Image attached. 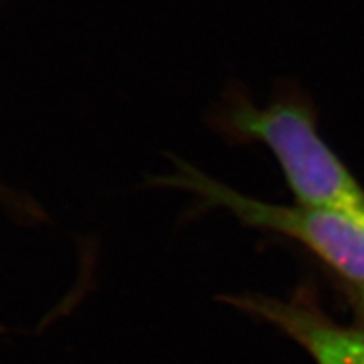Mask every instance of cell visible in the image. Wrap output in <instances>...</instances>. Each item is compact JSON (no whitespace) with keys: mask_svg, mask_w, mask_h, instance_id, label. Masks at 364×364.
Segmentation results:
<instances>
[{"mask_svg":"<svg viewBox=\"0 0 364 364\" xmlns=\"http://www.w3.org/2000/svg\"><path fill=\"white\" fill-rule=\"evenodd\" d=\"M359 295H361V300H363V307H364V289L363 290H358Z\"/></svg>","mask_w":364,"mask_h":364,"instance_id":"277c9868","label":"cell"},{"mask_svg":"<svg viewBox=\"0 0 364 364\" xmlns=\"http://www.w3.org/2000/svg\"><path fill=\"white\" fill-rule=\"evenodd\" d=\"M209 122L231 144L267 145L297 204L364 215V189L318 135L307 97L285 91L260 107L235 86Z\"/></svg>","mask_w":364,"mask_h":364,"instance_id":"6da1fadb","label":"cell"},{"mask_svg":"<svg viewBox=\"0 0 364 364\" xmlns=\"http://www.w3.org/2000/svg\"><path fill=\"white\" fill-rule=\"evenodd\" d=\"M152 184L188 191L198 198L201 208L226 209L243 225L292 238L358 290L364 289L363 213L262 201L238 193L182 161L176 162L172 174L159 176Z\"/></svg>","mask_w":364,"mask_h":364,"instance_id":"7a4b0ae2","label":"cell"},{"mask_svg":"<svg viewBox=\"0 0 364 364\" xmlns=\"http://www.w3.org/2000/svg\"><path fill=\"white\" fill-rule=\"evenodd\" d=\"M263 311L306 346L317 364H364V331L327 324L304 309Z\"/></svg>","mask_w":364,"mask_h":364,"instance_id":"3957f363","label":"cell"}]
</instances>
